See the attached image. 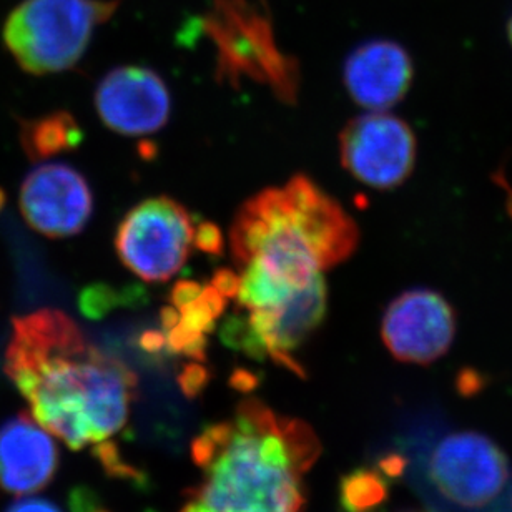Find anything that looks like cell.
I'll return each mask as SVG.
<instances>
[{"label":"cell","instance_id":"6da1fadb","mask_svg":"<svg viewBox=\"0 0 512 512\" xmlns=\"http://www.w3.org/2000/svg\"><path fill=\"white\" fill-rule=\"evenodd\" d=\"M4 370L37 423L69 448L97 446L102 463L119 456L110 439L127 424L137 376L90 345L67 313L42 308L14 316Z\"/></svg>","mask_w":512,"mask_h":512},{"label":"cell","instance_id":"7a4b0ae2","mask_svg":"<svg viewBox=\"0 0 512 512\" xmlns=\"http://www.w3.org/2000/svg\"><path fill=\"white\" fill-rule=\"evenodd\" d=\"M190 451L202 476L182 512H305V474L321 444L301 419L245 399L232 418L205 426Z\"/></svg>","mask_w":512,"mask_h":512},{"label":"cell","instance_id":"3957f363","mask_svg":"<svg viewBox=\"0 0 512 512\" xmlns=\"http://www.w3.org/2000/svg\"><path fill=\"white\" fill-rule=\"evenodd\" d=\"M360 242L355 220L311 178L295 175L243 203L230 230L237 265L258 263L276 280L301 288L348 260Z\"/></svg>","mask_w":512,"mask_h":512},{"label":"cell","instance_id":"277c9868","mask_svg":"<svg viewBox=\"0 0 512 512\" xmlns=\"http://www.w3.org/2000/svg\"><path fill=\"white\" fill-rule=\"evenodd\" d=\"M200 24L215 47L220 82L238 87L243 80H252L268 85L281 102L295 104L298 62L280 49L263 2L213 0Z\"/></svg>","mask_w":512,"mask_h":512},{"label":"cell","instance_id":"5b68a950","mask_svg":"<svg viewBox=\"0 0 512 512\" xmlns=\"http://www.w3.org/2000/svg\"><path fill=\"white\" fill-rule=\"evenodd\" d=\"M119 5L120 0H24L5 20V47L27 74L65 72L79 64L97 27Z\"/></svg>","mask_w":512,"mask_h":512},{"label":"cell","instance_id":"8992f818","mask_svg":"<svg viewBox=\"0 0 512 512\" xmlns=\"http://www.w3.org/2000/svg\"><path fill=\"white\" fill-rule=\"evenodd\" d=\"M424 481L444 512H503L511 486L509 459L478 431H451L423 459Z\"/></svg>","mask_w":512,"mask_h":512},{"label":"cell","instance_id":"52a82bcc","mask_svg":"<svg viewBox=\"0 0 512 512\" xmlns=\"http://www.w3.org/2000/svg\"><path fill=\"white\" fill-rule=\"evenodd\" d=\"M195 228L182 203L155 197L138 203L120 222L115 250L133 275L162 283L177 275L192 250Z\"/></svg>","mask_w":512,"mask_h":512},{"label":"cell","instance_id":"ba28073f","mask_svg":"<svg viewBox=\"0 0 512 512\" xmlns=\"http://www.w3.org/2000/svg\"><path fill=\"white\" fill-rule=\"evenodd\" d=\"M418 143L403 119L371 112L350 120L340 133V158L346 172L376 190L403 185L416 165Z\"/></svg>","mask_w":512,"mask_h":512},{"label":"cell","instance_id":"9c48e42d","mask_svg":"<svg viewBox=\"0 0 512 512\" xmlns=\"http://www.w3.org/2000/svg\"><path fill=\"white\" fill-rule=\"evenodd\" d=\"M458 320L446 296L413 288L396 296L384 311L381 338L394 360L428 366L453 346Z\"/></svg>","mask_w":512,"mask_h":512},{"label":"cell","instance_id":"30bf717a","mask_svg":"<svg viewBox=\"0 0 512 512\" xmlns=\"http://www.w3.org/2000/svg\"><path fill=\"white\" fill-rule=\"evenodd\" d=\"M20 212L35 232L49 238L79 235L94 213V195L84 175L67 163H44L20 187Z\"/></svg>","mask_w":512,"mask_h":512},{"label":"cell","instance_id":"8fae6325","mask_svg":"<svg viewBox=\"0 0 512 512\" xmlns=\"http://www.w3.org/2000/svg\"><path fill=\"white\" fill-rule=\"evenodd\" d=\"M100 120L112 132L140 137L167 125L172 97L165 80L147 67L125 65L110 70L95 90Z\"/></svg>","mask_w":512,"mask_h":512},{"label":"cell","instance_id":"7c38bea8","mask_svg":"<svg viewBox=\"0 0 512 512\" xmlns=\"http://www.w3.org/2000/svg\"><path fill=\"white\" fill-rule=\"evenodd\" d=\"M326 310L328 290L320 273L308 285L293 291L280 305L250 311L248 325L265 358L301 376L305 371L298 365L295 353L323 325Z\"/></svg>","mask_w":512,"mask_h":512},{"label":"cell","instance_id":"4fadbf2b","mask_svg":"<svg viewBox=\"0 0 512 512\" xmlns=\"http://www.w3.org/2000/svg\"><path fill=\"white\" fill-rule=\"evenodd\" d=\"M413 79V59L394 40H366L351 50L343 67V80L351 99L375 112L399 104Z\"/></svg>","mask_w":512,"mask_h":512},{"label":"cell","instance_id":"5bb4252c","mask_svg":"<svg viewBox=\"0 0 512 512\" xmlns=\"http://www.w3.org/2000/svg\"><path fill=\"white\" fill-rule=\"evenodd\" d=\"M59 469V448L32 414L0 426V489L25 496L47 488Z\"/></svg>","mask_w":512,"mask_h":512},{"label":"cell","instance_id":"9a60e30c","mask_svg":"<svg viewBox=\"0 0 512 512\" xmlns=\"http://www.w3.org/2000/svg\"><path fill=\"white\" fill-rule=\"evenodd\" d=\"M84 140V130L67 110H55L35 119H19V143L32 162L70 152Z\"/></svg>","mask_w":512,"mask_h":512},{"label":"cell","instance_id":"2e32d148","mask_svg":"<svg viewBox=\"0 0 512 512\" xmlns=\"http://www.w3.org/2000/svg\"><path fill=\"white\" fill-rule=\"evenodd\" d=\"M389 476L383 469L361 468L341 479L340 504L346 512H370L386 501Z\"/></svg>","mask_w":512,"mask_h":512},{"label":"cell","instance_id":"e0dca14e","mask_svg":"<svg viewBox=\"0 0 512 512\" xmlns=\"http://www.w3.org/2000/svg\"><path fill=\"white\" fill-rule=\"evenodd\" d=\"M124 303L125 296L105 285L90 286L80 296V308L90 318H102L112 308L124 305Z\"/></svg>","mask_w":512,"mask_h":512},{"label":"cell","instance_id":"ac0fdd59","mask_svg":"<svg viewBox=\"0 0 512 512\" xmlns=\"http://www.w3.org/2000/svg\"><path fill=\"white\" fill-rule=\"evenodd\" d=\"M193 245H197L198 250H202L207 255H222L225 240L222 232L215 223L205 222L195 230Z\"/></svg>","mask_w":512,"mask_h":512},{"label":"cell","instance_id":"d6986e66","mask_svg":"<svg viewBox=\"0 0 512 512\" xmlns=\"http://www.w3.org/2000/svg\"><path fill=\"white\" fill-rule=\"evenodd\" d=\"M205 286L200 285L198 281L182 280L175 283L170 293V301L172 306L177 310H182L185 306L190 305L193 301L197 300L198 296L202 295Z\"/></svg>","mask_w":512,"mask_h":512},{"label":"cell","instance_id":"ffe728a7","mask_svg":"<svg viewBox=\"0 0 512 512\" xmlns=\"http://www.w3.org/2000/svg\"><path fill=\"white\" fill-rule=\"evenodd\" d=\"M207 370L203 368L202 363H193V365H188L183 371L182 376H180V383H182V388L188 396H193V394H197L200 389L205 386L207 383Z\"/></svg>","mask_w":512,"mask_h":512},{"label":"cell","instance_id":"44dd1931","mask_svg":"<svg viewBox=\"0 0 512 512\" xmlns=\"http://www.w3.org/2000/svg\"><path fill=\"white\" fill-rule=\"evenodd\" d=\"M212 285L227 298H237L240 291V276L228 268H220L213 275Z\"/></svg>","mask_w":512,"mask_h":512},{"label":"cell","instance_id":"7402d4cb","mask_svg":"<svg viewBox=\"0 0 512 512\" xmlns=\"http://www.w3.org/2000/svg\"><path fill=\"white\" fill-rule=\"evenodd\" d=\"M5 512H62L59 506L50 503L49 499L29 498L10 504Z\"/></svg>","mask_w":512,"mask_h":512},{"label":"cell","instance_id":"603a6c76","mask_svg":"<svg viewBox=\"0 0 512 512\" xmlns=\"http://www.w3.org/2000/svg\"><path fill=\"white\" fill-rule=\"evenodd\" d=\"M506 504H508V512H512V481L511 486H509L508 498H506Z\"/></svg>","mask_w":512,"mask_h":512},{"label":"cell","instance_id":"cb8c5ba5","mask_svg":"<svg viewBox=\"0 0 512 512\" xmlns=\"http://www.w3.org/2000/svg\"><path fill=\"white\" fill-rule=\"evenodd\" d=\"M508 34H509V42H511V45H512V17H511V20H509Z\"/></svg>","mask_w":512,"mask_h":512},{"label":"cell","instance_id":"d4e9b609","mask_svg":"<svg viewBox=\"0 0 512 512\" xmlns=\"http://www.w3.org/2000/svg\"><path fill=\"white\" fill-rule=\"evenodd\" d=\"M4 203H5V195H4V192H2V190H0V210H2V207H4Z\"/></svg>","mask_w":512,"mask_h":512},{"label":"cell","instance_id":"484cf974","mask_svg":"<svg viewBox=\"0 0 512 512\" xmlns=\"http://www.w3.org/2000/svg\"><path fill=\"white\" fill-rule=\"evenodd\" d=\"M94 512H107V511H104V509H99V511H94Z\"/></svg>","mask_w":512,"mask_h":512},{"label":"cell","instance_id":"4316f807","mask_svg":"<svg viewBox=\"0 0 512 512\" xmlns=\"http://www.w3.org/2000/svg\"><path fill=\"white\" fill-rule=\"evenodd\" d=\"M406 512H419V511H406Z\"/></svg>","mask_w":512,"mask_h":512}]
</instances>
